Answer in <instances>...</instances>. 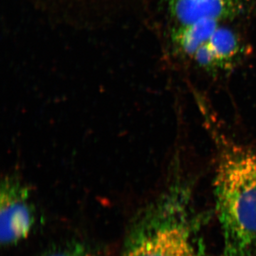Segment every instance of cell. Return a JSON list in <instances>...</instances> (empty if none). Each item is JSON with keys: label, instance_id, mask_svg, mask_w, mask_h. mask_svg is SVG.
Segmentation results:
<instances>
[{"label": "cell", "instance_id": "cell-7", "mask_svg": "<svg viewBox=\"0 0 256 256\" xmlns=\"http://www.w3.org/2000/svg\"><path fill=\"white\" fill-rule=\"evenodd\" d=\"M222 22L202 18L195 22L174 25L170 33L172 45L176 54L190 58L210 40Z\"/></svg>", "mask_w": 256, "mask_h": 256}, {"label": "cell", "instance_id": "cell-3", "mask_svg": "<svg viewBox=\"0 0 256 256\" xmlns=\"http://www.w3.org/2000/svg\"><path fill=\"white\" fill-rule=\"evenodd\" d=\"M34 222V210L28 188L18 180L6 178L2 184L0 195L2 246H12L28 238Z\"/></svg>", "mask_w": 256, "mask_h": 256}, {"label": "cell", "instance_id": "cell-5", "mask_svg": "<svg viewBox=\"0 0 256 256\" xmlns=\"http://www.w3.org/2000/svg\"><path fill=\"white\" fill-rule=\"evenodd\" d=\"M174 25L195 22L202 18L224 22L246 14L250 0H163Z\"/></svg>", "mask_w": 256, "mask_h": 256}, {"label": "cell", "instance_id": "cell-2", "mask_svg": "<svg viewBox=\"0 0 256 256\" xmlns=\"http://www.w3.org/2000/svg\"><path fill=\"white\" fill-rule=\"evenodd\" d=\"M216 212L223 238L220 256H256V148L216 134Z\"/></svg>", "mask_w": 256, "mask_h": 256}, {"label": "cell", "instance_id": "cell-1", "mask_svg": "<svg viewBox=\"0 0 256 256\" xmlns=\"http://www.w3.org/2000/svg\"><path fill=\"white\" fill-rule=\"evenodd\" d=\"M198 222L194 182L176 156L166 188L134 226L122 256H204Z\"/></svg>", "mask_w": 256, "mask_h": 256}, {"label": "cell", "instance_id": "cell-4", "mask_svg": "<svg viewBox=\"0 0 256 256\" xmlns=\"http://www.w3.org/2000/svg\"><path fill=\"white\" fill-rule=\"evenodd\" d=\"M38 11L53 18L77 22L100 21L126 14L136 0H26Z\"/></svg>", "mask_w": 256, "mask_h": 256}, {"label": "cell", "instance_id": "cell-6", "mask_svg": "<svg viewBox=\"0 0 256 256\" xmlns=\"http://www.w3.org/2000/svg\"><path fill=\"white\" fill-rule=\"evenodd\" d=\"M245 54V45L239 34L220 24L191 60L200 68L215 74L234 68Z\"/></svg>", "mask_w": 256, "mask_h": 256}, {"label": "cell", "instance_id": "cell-8", "mask_svg": "<svg viewBox=\"0 0 256 256\" xmlns=\"http://www.w3.org/2000/svg\"><path fill=\"white\" fill-rule=\"evenodd\" d=\"M42 256H99L90 248L80 242H70L50 250Z\"/></svg>", "mask_w": 256, "mask_h": 256}]
</instances>
